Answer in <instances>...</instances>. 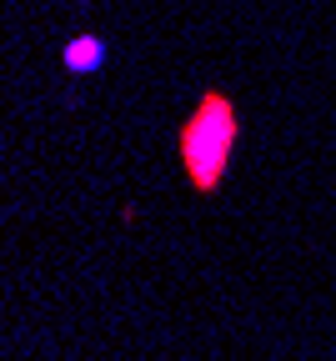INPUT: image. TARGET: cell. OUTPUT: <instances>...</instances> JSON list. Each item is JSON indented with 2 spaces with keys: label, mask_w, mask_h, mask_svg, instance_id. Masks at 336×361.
Listing matches in <instances>:
<instances>
[{
  "label": "cell",
  "mask_w": 336,
  "mask_h": 361,
  "mask_svg": "<svg viewBox=\"0 0 336 361\" xmlns=\"http://www.w3.org/2000/svg\"><path fill=\"white\" fill-rule=\"evenodd\" d=\"M231 141H236V121H231L226 101H206V111L186 126V166L201 186H216Z\"/></svg>",
  "instance_id": "obj_1"
},
{
  "label": "cell",
  "mask_w": 336,
  "mask_h": 361,
  "mask_svg": "<svg viewBox=\"0 0 336 361\" xmlns=\"http://www.w3.org/2000/svg\"><path fill=\"white\" fill-rule=\"evenodd\" d=\"M66 61H71V71H95V61H101V40H76V45H66Z\"/></svg>",
  "instance_id": "obj_2"
}]
</instances>
